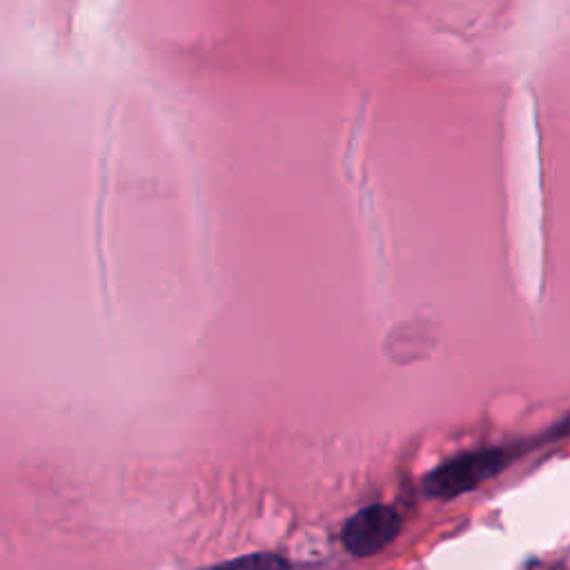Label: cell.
<instances>
[{
	"label": "cell",
	"instance_id": "3957f363",
	"mask_svg": "<svg viewBox=\"0 0 570 570\" xmlns=\"http://www.w3.org/2000/svg\"><path fill=\"white\" fill-rule=\"evenodd\" d=\"M401 525V514L392 505L372 503L343 523L341 543L354 557H372L396 539Z\"/></svg>",
	"mask_w": 570,
	"mask_h": 570
},
{
	"label": "cell",
	"instance_id": "6da1fadb",
	"mask_svg": "<svg viewBox=\"0 0 570 570\" xmlns=\"http://www.w3.org/2000/svg\"><path fill=\"white\" fill-rule=\"evenodd\" d=\"M539 136L532 102L519 98L510 114V187L517 265L521 285H541L543 234H541V171Z\"/></svg>",
	"mask_w": 570,
	"mask_h": 570
},
{
	"label": "cell",
	"instance_id": "277c9868",
	"mask_svg": "<svg viewBox=\"0 0 570 570\" xmlns=\"http://www.w3.org/2000/svg\"><path fill=\"white\" fill-rule=\"evenodd\" d=\"M212 570H289V561L276 552H249L227 559Z\"/></svg>",
	"mask_w": 570,
	"mask_h": 570
},
{
	"label": "cell",
	"instance_id": "7a4b0ae2",
	"mask_svg": "<svg viewBox=\"0 0 570 570\" xmlns=\"http://www.w3.org/2000/svg\"><path fill=\"white\" fill-rule=\"evenodd\" d=\"M508 463V452L499 448L461 452L425 474L423 492L430 499H454L497 476Z\"/></svg>",
	"mask_w": 570,
	"mask_h": 570
}]
</instances>
